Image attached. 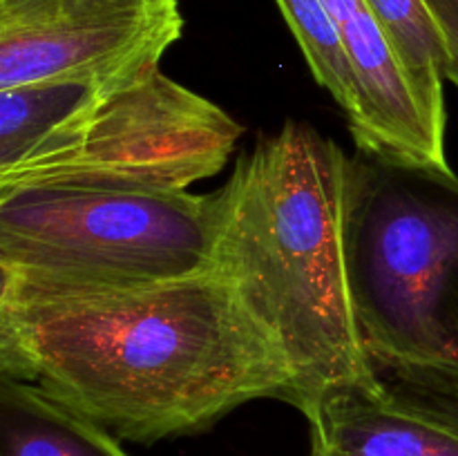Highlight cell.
I'll return each instance as SVG.
<instances>
[{
	"instance_id": "obj_13",
	"label": "cell",
	"mask_w": 458,
	"mask_h": 456,
	"mask_svg": "<svg viewBox=\"0 0 458 456\" xmlns=\"http://www.w3.org/2000/svg\"><path fill=\"white\" fill-rule=\"evenodd\" d=\"M441 27L445 40V79L458 88V0H425Z\"/></svg>"
},
{
	"instance_id": "obj_8",
	"label": "cell",
	"mask_w": 458,
	"mask_h": 456,
	"mask_svg": "<svg viewBox=\"0 0 458 456\" xmlns=\"http://www.w3.org/2000/svg\"><path fill=\"white\" fill-rule=\"evenodd\" d=\"M338 25L360 92L349 123L358 150L416 164L450 165L445 141L419 110L410 80L367 0H322Z\"/></svg>"
},
{
	"instance_id": "obj_9",
	"label": "cell",
	"mask_w": 458,
	"mask_h": 456,
	"mask_svg": "<svg viewBox=\"0 0 458 456\" xmlns=\"http://www.w3.org/2000/svg\"><path fill=\"white\" fill-rule=\"evenodd\" d=\"M0 456H130L119 438L25 380L0 376Z\"/></svg>"
},
{
	"instance_id": "obj_11",
	"label": "cell",
	"mask_w": 458,
	"mask_h": 456,
	"mask_svg": "<svg viewBox=\"0 0 458 456\" xmlns=\"http://www.w3.org/2000/svg\"><path fill=\"white\" fill-rule=\"evenodd\" d=\"M106 85L110 83L45 80L0 89V170L18 164Z\"/></svg>"
},
{
	"instance_id": "obj_1",
	"label": "cell",
	"mask_w": 458,
	"mask_h": 456,
	"mask_svg": "<svg viewBox=\"0 0 458 456\" xmlns=\"http://www.w3.org/2000/svg\"><path fill=\"white\" fill-rule=\"evenodd\" d=\"M0 376L139 445L262 398L295 405L289 360L217 268L137 289H0Z\"/></svg>"
},
{
	"instance_id": "obj_12",
	"label": "cell",
	"mask_w": 458,
	"mask_h": 456,
	"mask_svg": "<svg viewBox=\"0 0 458 456\" xmlns=\"http://www.w3.org/2000/svg\"><path fill=\"white\" fill-rule=\"evenodd\" d=\"M293 31L313 79L334 97L352 123L360 106V92L338 25L322 0H276Z\"/></svg>"
},
{
	"instance_id": "obj_2",
	"label": "cell",
	"mask_w": 458,
	"mask_h": 456,
	"mask_svg": "<svg viewBox=\"0 0 458 456\" xmlns=\"http://www.w3.org/2000/svg\"><path fill=\"white\" fill-rule=\"evenodd\" d=\"M349 155L300 121L259 137L219 188L215 268L289 360L295 410L378 378L358 329L344 246Z\"/></svg>"
},
{
	"instance_id": "obj_5",
	"label": "cell",
	"mask_w": 458,
	"mask_h": 456,
	"mask_svg": "<svg viewBox=\"0 0 458 456\" xmlns=\"http://www.w3.org/2000/svg\"><path fill=\"white\" fill-rule=\"evenodd\" d=\"M242 125L164 72L110 83L18 164L0 195L21 190L179 192L226 168Z\"/></svg>"
},
{
	"instance_id": "obj_10",
	"label": "cell",
	"mask_w": 458,
	"mask_h": 456,
	"mask_svg": "<svg viewBox=\"0 0 458 456\" xmlns=\"http://www.w3.org/2000/svg\"><path fill=\"white\" fill-rule=\"evenodd\" d=\"M378 18L407 80L419 110L438 139L445 141V40L425 0H367Z\"/></svg>"
},
{
	"instance_id": "obj_3",
	"label": "cell",
	"mask_w": 458,
	"mask_h": 456,
	"mask_svg": "<svg viewBox=\"0 0 458 456\" xmlns=\"http://www.w3.org/2000/svg\"><path fill=\"white\" fill-rule=\"evenodd\" d=\"M344 246L376 371L458 387V177L450 165L349 156Z\"/></svg>"
},
{
	"instance_id": "obj_4",
	"label": "cell",
	"mask_w": 458,
	"mask_h": 456,
	"mask_svg": "<svg viewBox=\"0 0 458 456\" xmlns=\"http://www.w3.org/2000/svg\"><path fill=\"white\" fill-rule=\"evenodd\" d=\"M219 192L0 195V289L112 291L215 268Z\"/></svg>"
},
{
	"instance_id": "obj_7",
	"label": "cell",
	"mask_w": 458,
	"mask_h": 456,
	"mask_svg": "<svg viewBox=\"0 0 458 456\" xmlns=\"http://www.w3.org/2000/svg\"><path fill=\"white\" fill-rule=\"evenodd\" d=\"M311 456H458V387L380 374L307 416Z\"/></svg>"
},
{
	"instance_id": "obj_6",
	"label": "cell",
	"mask_w": 458,
	"mask_h": 456,
	"mask_svg": "<svg viewBox=\"0 0 458 456\" xmlns=\"http://www.w3.org/2000/svg\"><path fill=\"white\" fill-rule=\"evenodd\" d=\"M182 34L179 0H0V89L134 79Z\"/></svg>"
}]
</instances>
